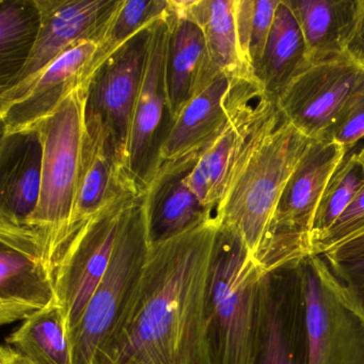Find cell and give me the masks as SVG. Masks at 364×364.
Wrapping results in <instances>:
<instances>
[{"instance_id": "cell-2", "label": "cell", "mask_w": 364, "mask_h": 364, "mask_svg": "<svg viewBox=\"0 0 364 364\" xmlns=\"http://www.w3.org/2000/svg\"><path fill=\"white\" fill-rule=\"evenodd\" d=\"M267 276L242 238L219 223L208 291L213 364H257Z\"/></svg>"}, {"instance_id": "cell-4", "label": "cell", "mask_w": 364, "mask_h": 364, "mask_svg": "<svg viewBox=\"0 0 364 364\" xmlns=\"http://www.w3.org/2000/svg\"><path fill=\"white\" fill-rule=\"evenodd\" d=\"M311 140L281 117L234 168L216 210L218 223L235 232L255 257L281 193Z\"/></svg>"}, {"instance_id": "cell-27", "label": "cell", "mask_w": 364, "mask_h": 364, "mask_svg": "<svg viewBox=\"0 0 364 364\" xmlns=\"http://www.w3.org/2000/svg\"><path fill=\"white\" fill-rule=\"evenodd\" d=\"M279 1L280 0H235L240 57L245 71L255 80Z\"/></svg>"}, {"instance_id": "cell-13", "label": "cell", "mask_w": 364, "mask_h": 364, "mask_svg": "<svg viewBox=\"0 0 364 364\" xmlns=\"http://www.w3.org/2000/svg\"><path fill=\"white\" fill-rule=\"evenodd\" d=\"M40 31L33 53L14 82L0 91V104L18 97L44 69L72 46L99 39L119 0H36Z\"/></svg>"}, {"instance_id": "cell-7", "label": "cell", "mask_w": 364, "mask_h": 364, "mask_svg": "<svg viewBox=\"0 0 364 364\" xmlns=\"http://www.w3.org/2000/svg\"><path fill=\"white\" fill-rule=\"evenodd\" d=\"M151 245L142 193L125 210L107 270L72 333L73 364H99L104 345L135 289Z\"/></svg>"}, {"instance_id": "cell-29", "label": "cell", "mask_w": 364, "mask_h": 364, "mask_svg": "<svg viewBox=\"0 0 364 364\" xmlns=\"http://www.w3.org/2000/svg\"><path fill=\"white\" fill-rule=\"evenodd\" d=\"M272 274L266 277L262 304L261 333L257 364H296L282 306L272 294Z\"/></svg>"}, {"instance_id": "cell-11", "label": "cell", "mask_w": 364, "mask_h": 364, "mask_svg": "<svg viewBox=\"0 0 364 364\" xmlns=\"http://www.w3.org/2000/svg\"><path fill=\"white\" fill-rule=\"evenodd\" d=\"M280 120L276 101L259 89L236 106L223 131L200 153L187 183L213 214L216 215L232 172L246 151Z\"/></svg>"}, {"instance_id": "cell-19", "label": "cell", "mask_w": 364, "mask_h": 364, "mask_svg": "<svg viewBox=\"0 0 364 364\" xmlns=\"http://www.w3.org/2000/svg\"><path fill=\"white\" fill-rule=\"evenodd\" d=\"M167 20L166 90L174 122L191 99L208 87V55L203 31L191 16L187 1L170 0Z\"/></svg>"}, {"instance_id": "cell-3", "label": "cell", "mask_w": 364, "mask_h": 364, "mask_svg": "<svg viewBox=\"0 0 364 364\" xmlns=\"http://www.w3.org/2000/svg\"><path fill=\"white\" fill-rule=\"evenodd\" d=\"M88 85L75 89L37 127L43 146L41 195L35 214L23 229L35 242L54 283L73 217Z\"/></svg>"}, {"instance_id": "cell-18", "label": "cell", "mask_w": 364, "mask_h": 364, "mask_svg": "<svg viewBox=\"0 0 364 364\" xmlns=\"http://www.w3.org/2000/svg\"><path fill=\"white\" fill-rule=\"evenodd\" d=\"M200 153L161 164L146 188L144 204L151 244L169 240L215 217L187 183Z\"/></svg>"}, {"instance_id": "cell-5", "label": "cell", "mask_w": 364, "mask_h": 364, "mask_svg": "<svg viewBox=\"0 0 364 364\" xmlns=\"http://www.w3.org/2000/svg\"><path fill=\"white\" fill-rule=\"evenodd\" d=\"M347 154L334 140H311L281 193L255 255L266 274L297 267L312 255L313 221L319 200Z\"/></svg>"}, {"instance_id": "cell-12", "label": "cell", "mask_w": 364, "mask_h": 364, "mask_svg": "<svg viewBox=\"0 0 364 364\" xmlns=\"http://www.w3.org/2000/svg\"><path fill=\"white\" fill-rule=\"evenodd\" d=\"M152 26L138 33L117 50L95 72L87 89L85 116L97 119L109 133L123 172L132 119L146 69Z\"/></svg>"}, {"instance_id": "cell-30", "label": "cell", "mask_w": 364, "mask_h": 364, "mask_svg": "<svg viewBox=\"0 0 364 364\" xmlns=\"http://www.w3.org/2000/svg\"><path fill=\"white\" fill-rule=\"evenodd\" d=\"M364 231V184L336 223L312 242V255H323Z\"/></svg>"}, {"instance_id": "cell-21", "label": "cell", "mask_w": 364, "mask_h": 364, "mask_svg": "<svg viewBox=\"0 0 364 364\" xmlns=\"http://www.w3.org/2000/svg\"><path fill=\"white\" fill-rule=\"evenodd\" d=\"M306 42L309 61L353 54L359 0H287Z\"/></svg>"}, {"instance_id": "cell-16", "label": "cell", "mask_w": 364, "mask_h": 364, "mask_svg": "<svg viewBox=\"0 0 364 364\" xmlns=\"http://www.w3.org/2000/svg\"><path fill=\"white\" fill-rule=\"evenodd\" d=\"M127 193L141 195L127 181L109 133L97 119L85 116L77 189L67 247L93 217Z\"/></svg>"}, {"instance_id": "cell-8", "label": "cell", "mask_w": 364, "mask_h": 364, "mask_svg": "<svg viewBox=\"0 0 364 364\" xmlns=\"http://www.w3.org/2000/svg\"><path fill=\"white\" fill-rule=\"evenodd\" d=\"M363 82L364 58L357 55L309 61L281 91L277 108L309 139H329L341 112Z\"/></svg>"}, {"instance_id": "cell-20", "label": "cell", "mask_w": 364, "mask_h": 364, "mask_svg": "<svg viewBox=\"0 0 364 364\" xmlns=\"http://www.w3.org/2000/svg\"><path fill=\"white\" fill-rule=\"evenodd\" d=\"M57 299L55 283L41 259L1 245L0 323L24 321Z\"/></svg>"}, {"instance_id": "cell-34", "label": "cell", "mask_w": 364, "mask_h": 364, "mask_svg": "<svg viewBox=\"0 0 364 364\" xmlns=\"http://www.w3.org/2000/svg\"><path fill=\"white\" fill-rule=\"evenodd\" d=\"M353 53L364 58V0H359L357 29H355Z\"/></svg>"}, {"instance_id": "cell-36", "label": "cell", "mask_w": 364, "mask_h": 364, "mask_svg": "<svg viewBox=\"0 0 364 364\" xmlns=\"http://www.w3.org/2000/svg\"><path fill=\"white\" fill-rule=\"evenodd\" d=\"M357 159L360 165H361L362 168L364 169V146L361 149V151H360L359 153H357Z\"/></svg>"}, {"instance_id": "cell-1", "label": "cell", "mask_w": 364, "mask_h": 364, "mask_svg": "<svg viewBox=\"0 0 364 364\" xmlns=\"http://www.w3.org/2000/svg\"><path fill=\"white\" fill-rule=\"evenodd\" d=\"M219 223L151 245L99 364H213L208 291Z\"/></svg>"}, {"instance_id": "cell-26", "label": "cell", "mask_w": 364, "mask_h": 364, "mask_svg": "<svg viewBox=\"0 0 364 364\" xmlns=\"http://www.w3.org/2000/svg\"><path fill=\"white\" fill-rule=\"evenodd\" d=\"M169 6L170 0H119L100 36L99 50L91 65V78L129 40L163 18Z\"/></svg>"}, {"instance_id": "cell-31", "label": "cell", "mask_w": 364, "mask_h": 364, "mask_svg": "<svg viewBox=\"0 0 364 364\" xmlns=\"http://www.w3.org/2000/svg\"><path fill=\"white\" fill-rule=\"evenodd\" d=\"M364 137V82L351 95L332 129L329 139L344 146L347 153Z\"/></svg>"}, {"instance_id": "cell-32", "label": "cell", "mask_w": 364, "mask_h": 364, "mask_svg": "<svg viewBox=\"0 0 364 364\" xmlns=\"http://www.w3.org/2000/svg\"><path fill=\"white\" fill-rule=\"evenodd\" d=\"M329 265L364 312V259Z\"/></svg>"}, {"instance_id": "cell-14", "label": "cell", "mask_w": 364, "mask_h": 364, "mask_svg": "<svg viewBox=\"0 0 364 364\" xmlns=\"http://www.w3.org/2000/svg\"><path fill=\"white\" fill-rule=\"evenodd\" d=\"M99 39L78 42L44 69L18 97L0 104L1 132L36 129L78 87L88 85Z\"/></svg>"}, {"instance_id": "cell-15", "label": "cell", "mask_w": 364, "mask_h": 364, "mask_svg": "<svg viewBox=\"0 0 364 364\" xmlns=\"http://www.w3.org/2000/svg\"><path fill=\"white\" fill-rule=\"evenodd\" d=\"M259 89L263 87L252 78L227 73L217 76L174 121L161 148L159 166L202 152L223 131L236 106Z\"/></svg>"}, {"instance_id": "cell-33", "label": "cell", "mask_w": 364, "mask_h": 364, "mask_svg": "<svg viewBox=\"0 0 364 364\" xmlns=\"http://www.w3.org/2000/svg\"><path fill=\"white\" fill-rule=\"evenodd\" d=\"M321 257L329 264L346 263V262L364 259V231L345 242L336 245Z\"/></svg>"}, {"instance_id": "cell-10", "label": "cell", "mask_w": 364, "mask_h": 364, "mask_svg": "<svg viewBox=\"0 0 364 364\" xmlns=\"http://www.w3.org/2000/svg\"><path fill=\"white\" fill-rule=\"evenodd\" d=\"M137 196H122L93 217L71 240L59 262L55 289L71 336L107 270L123 215Z\"/></svg>"}, {"instance_id": "cell-23", "label": "cell", "mask_w": 364, "mask_h": 364, "mask_svg": "<svg viewBox=\"0 0 364 364\" xmlns=\"http://www.w3.org/2000/svg\"><path fill=\"white\" fill-rule=\"evenodd\" d=\"M187 6L205 38L206 85L223 73L252 78L245 71L240 57L235 0H188Z\"/></svg>"}, {"instance_id": "cell-22", "label": "cell", "mask_w": 364, "mask_h": 364, "mask_svg": "<svg viewBox=\"0 0 364 364\" xmlns=\"http://www.w3.org/2000/svg\"><path fill=\"white\" fill-rule=\"evenodd\" d=\"M309 63L306 42L287 0H280L268 36L257 80L274 101Z\"/></svg>"}, {"instance_id": "cell-6", "label": "cell", "mask_w": 364, "mask_h": 364, "mask_svg": "<svg viewBox=\"0 0 364 364\" xmlns=\"http://www.w3.org/2000/svg\"><path fill=\"white\" fill-rule=\"evenodd\" d=\"M306 364H364V312L325 257L297 266Z\"/></svg>"}, {"instance_id": "cell-24", "label": "cell", "mask_w": 364, "mask_h": 364, "mask_svg": "<svg viewBox=\"0 0 364 364\" xmlns=\"http://www.w3.org/2000/svg\"><path fill=\"white\" fill-rule=\"evenodd\" d=\"M5 344L33 364H73L67 315L57 299L22 321Z\"/></svg>"}, {"instance_id": "cell-9", "label": "cell", "mask_w": 364, "mask_h": 364, "mask_svg": "<svg viewBox=\"0 0 364 364\" xmlns=\"http://www.w3.org/2000/svg\"><path fill=\"white\" fill-rule=\"evenodd\" d=\"M167 14L151 28L144 80L127 144L125 176L138 193H146L156 174L161 148L173 124L165 80Z\"/></svg>"}, {"instance_id": "cell-17", "label": "cell", "mask_w": 364, "mask_h": 364, "mask_svg": "<svg viewBox=\"0 0 364 364\" xmlns=\"http://www.w3.org/2000/svg\"><path fill=\"white\" fill-rule=\"evenodd\" d=\"M43 146L39 129L5 133L0 144V227L24 228L39 205Z\"/></svg>"}, {"instance_id": "cell-35", "label": "cell", "mask_w": 364, "mask_h": 364, "mask_svg": "<svg viewBox=\"0 0 364 364\" xmlns=\"http://www.w3.org/2000/svg\"><path fill=\"white\" fill-rule=\"evenodd\" d=\"M0 364H33L26 358L14 350L9 345L4 344L0 348Z\"/></svg>"}, {"instance_id": "cell-25", "label": "cell", "mask_w": 364, "mask_h": 364, "mask_svg": "<svg viewBox=\"0 0 364 364\" xmlns=\"http://www.w3.org/2000/svg\"><path fill=\"white\" fill-rule=\"evenodd\" d=\"M39 31L36 0H0V91L24 69Z\"/></svg>"}, {"instance_id": "cell-28", "label": "cell", "mask_w": 364, "mask_h": 364, "mask_svg": "<svg viewBox=\"0 0 364 364\" xmlns=\"http://www.w3.org/2000/svg\"><path fill=\"white\" fill-rule=\"evenodd\" d=\"M363 184L364 169L358 161L357 153H348L319 200L313 221L312 242L336 223Z\"/></svg>"}]
</instances>
